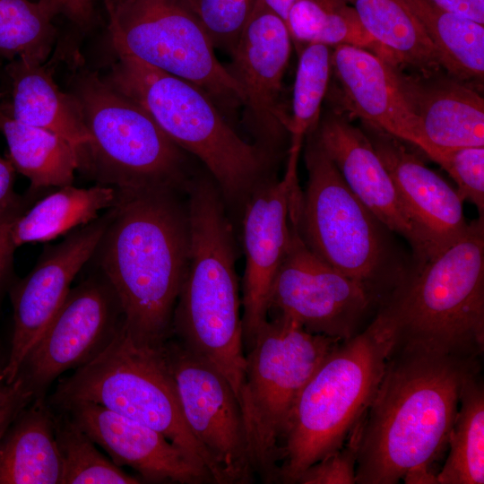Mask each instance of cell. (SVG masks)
Returning a JSON list of instances; mask_svg holds the SVG:
<instances>
[{"label":"cell","instance_id":"1","mask_svg":"<svg viewBox=\"0 0 484 484\" xmlns=\"http://www.w3.org/2000/svg\"><path fill=\"white\" fill-rule=\"evenodd\" d=\"M480 359L396 342L357 427V484L436 483L434 464Z\"/></svg>","mask_w":484,"mask_h":484},{"label":"cell","instance_id":"2","mask_svg":"<svg viewBox=\"0 0 484 484\" xmlns=\"http://www.w3.org/2000/svg\"><path fill=\"white\" fill-rule=\"evenodd\" d=\"M182 193L117 190L116 203L91 258L119 300L123 328L136 342L160 348L172 319L189 253Z\"/></svg>","mask_w":484,"mask_h":484},{"label":"cell","instance_id":"3","mask_svg":"<svg viewBox=\"0 0 484 484\" xmlns=\"http://www.w3.org/2000/svg\"><path fill=\"white\" fill-rule=\"evenodd\" d=\"M189 253L172 319V336L216 368L240 404L246 367L237 243L212 176L198 171L186 191Z\"/></svg>","mask_w":484,"mask_h":484},{"label":"cell","instance_id":"4","mask_svg":"<svg viewBox=\"0 0 484 484\" xmlns=\"http://www.w3.org/2000/svg\"><path fill=\"white\" fill-rule=\"evenodd\" d=\"M104 80L143 108L179 147L203 164L229 212H241L252 192L276 176L280 154L249 143L194 84L115 50Z\"/></svg>","mask_w":484,"mask_h":484},{"label":"cell","instance_id":"5","mask_svg":"<svg viewBox=\"0 0 484 484\" xmlns=\"http://www.w3.org/2000/svg\"><path fill=\"white\" fill-rule=\"evenodd\" d=\"M396 342L395 327L380 307L362 331L326 355L288 419L279 482L296 483L306 469L342 447L368 409Z\"/></svg>","mask_w":484,"mask_h":484},{"label":"cell","instance_id":"6","mask_svg":"<svg viewBox=\"0 0 484 484\" xmlns=\"http://www.w3.org/2000/svg\"><path fill=\"white\" fill-rule=\"evenodd\" d=\"M68 92L77 100L90 134L79 150V169L118 191L167 189L186 194L198 170L190 154L152 117L75 54L68 59Z\"/></svg>","mask_w":484,"mask_h":484},{"label":"cell","instance_id":"7","mask_svg":"<svg viewBox=\"0 0 484 484\" xmlns=\"http://www.w3.org/2000/svg\"><path fill=\"white\" fill-rule=\"evenodd\" d=\"M307 182L295 208L298 232L320 259L364 285L382 307L414 268L391 231L349 188L318 142L306 137Z\"/></svg>","mask_w":484,"mask_h":484},{"label":"cell","instance_id":"8","mask_svg":"<svg viewBox=\"0 0 484 484\" xmlns=\"http://www.w3.org/2000/svg\"><path fill=\"white\" fill-rule=\"evenodd\" d=\"M397 342L480 357L484 349V218L420 265L382 307Z\"/></svg>","mask_w":484,"mask_h":484},{"label":"cell","instance_id":"9","mask_svg":"<svg viewBox=\"0 0 484 484\" xmlns=\"http://www.w3.org/2000/svg\"><path fill=\"white\" fill-rule=\"evenodd\" d=\"M47 401L53 409L91 402L144 424L204 464L221 484L213 462L185 421L161 347L134 341L123 326L98 357L60 380Z\"/></svg>","mask_w":484,"mask_h":484},{"label":"cell","instance_id":"10","mask_svg":"<svg viewBox=\"0 0 484 484\" xmlns=\"http://www.w3.org/2000/svg\"><path fill=\"white\" fill-rule=\"evenodd\" d=\"M340 341L272 315L246 352L240 407L253 468L265 482L278 481L280 441L300 391Z\"/></svg>","mask_w":484,"mask_h":484},{"label":"cell","instance_id":"11","mask_svg":"<svg viewBox=\"0 0 484 484\" xmlns=\"http://www.w3.org/2000/svg\"><path fill=\"white\" fill-rule=\"evenodd\" d=\"M103 1L115 50L194 84L219 108L244 105L240 85L186 0Z\"/></svg>","mask_w":484,"mask_h":484},{"label":"cell","instance_id":"12","mask_svg":"<svg viewBox=\"0 0 484 484\" xmlns=\"http://www.w3.org/2000/svg\"><path fill=\"white\" fill-rule=\"evenodd\" d=\"M381 307L364 285L306 246L294 216L290 243L272 282L268 316L283 315L311 333L345 341L362 331Z\"/></svg>","mask_w":484,"mask_h":484},{"label":"cell","instance_id":"13","mask_svg":"<svg viewBox=\"0 0 484 484\" xmlns=\"http://www.w3.org/2000/svg\"><path fill=\"white\" fill-rule=\"evenodd\" d=\"M161 352L185 421L206 451L221 484L250 483L255 475L238 400L225 377L173 336Z\"/></svg>","mask_w":484,"mask_h":484},{"label":"cell","instance_id":"14","mask_svg":"<svg viewBox=\"0 0 484 484\" xmlns=\"http://www.w3.org/2000/svg\"><path fill=\"white\" fill-rule=\"evenodd\" d=\"M123 326L112 286L97 268L72 287L61 307L30 349L18 372L34 398L54 381L98 357Z\"/></svg>","mask_w":484,"mask_h":484},{"label":"cell","instance_id":"15","mask_svg":"<svg viewBox=\"0 0 484 484\" xmlns=\"http://www.w3.org/2000/svg\"><path fill=\"white\" fill-rule=\"evenodd\" d=\"M302 145L290 143L286 170L261 183L242 210L246 257L241 307L245 352L268 320L273 280L289 248L293 229V206L300 187L298 160Z\"/></svg>","mask_w":484,"mask_h":484},{"label":"cell","instance_id":"16","mask_svg":"<svg viewBox=\"0 0 484 484\" xmlns=\"http://www.w3.org/2000/svg\"><path fill=\"white\" fill-rule=\"evenodd\" d=\"M109 219V209L59 243L45 246L32 270L8 289L13 332L4 368L6 384L17 376L27 354L65 300L72 283L91 259Z\"/></svg>","mask_w":484,"mask_h":484},{"label":"cell","instance_id":"17","mask_svg":"<svg viewBox=\"0 0 484 484\" xmlns=\"http://www.w3.org/2000/svg\"><path fill=\"white\" fill-rule=\"evenodd\" d=\"M291 41L283 19L257 0L228 67L244 92L256 143L278 154L289 134L281 92Z\"/></svg>","mask_w":484,"mask_h":484},{"label":"cell","instance_id":"18","mask_svg":"<svg viewBox=\"0 0 484 484\" xmlns=\"http://www.w3.org/2000/svg\"><path fill=\"white\" fill-rule=\"evenodd\" d=\"M53 410L65 412L113 462L132 468L143 482L215 483L204 464L161 433L134 419L91 402Z\"/></svg>","mask_w":484,"mask_h":484},{"label":"cell","instance_id":"19","mask_svg":"<svg viewBox=\"0 0 484 484\" xmlns=\"http://www.w3.org/2000/svg\"><path fill=\"white\" fill-rule=\"evenodd\" d=\"M360 128L391 176L411 219L423 246L424 263L459 240L470 222L456 189L427 167L403 141L366 122Z\"/></svg>","mask_w":484,"mask_h":484},{"label":"cell","instance_id":"20","mask_svg":"<svg viewBox=\"0 0 484 484\" xmlns=\"http://www.w3.org/2000/svg\"><path fill=\"white\" fill-rule=\"evenodd\" d=\"M315 136L352 193L411 248L416 265L424 263L421 240L398 191L368 137L341 113H326Z\"/></svg>","mask_w":484,"mask_h":484},{"label":"cell","instance_id":"21","mask_svg":"<svg viewBox=\"0 0 484 484\" xmlns=\"http://www.w3.org/2000/svg\"><path fill=\"white\" fill-rule=\"evenodd\" d=\"M332 65L352 114L418 147L434 160L440 148L424 136L398 85L393 63L367 49L339 45L332 52Z\"/></svg>","mask_w":484,"mask_h":484},{"label":"cell","instance_id":"22","mask_svg":"<svg viewBox=\"0 0 484 484\" xmlns=\"http://www.w3.org/2000/svg\"><path fill=\"white\" fill-rule=\"evenodd\" d=\"M393 66L407 104L433 146H484V99L474 89L442 69L406 73Z\"/></svg>","mask_w":484,"mask_h":484},{"label":"cell","instance_id":"23","mask_svg":"<svg viewBox=\"0 0 484 484\" xmlns=\"http://www.w3.org/2000/svg\"><path fill=\"white\" fill-rule=\"evenodd\" d=\"M52 67L32 57L3 64L0 111L30 125L57 134L78 149L90 141L79 104L55 81Z\"/></svg>","mask_w":484,"mask_h":484},{"label":"cell","instance_id":"24","mask_svg":"<svg viewBox=\"0 0 484 484\" xmlns=\"http://www.w3.org/2000/svg\"><path fill=\"white\" fill-rule=\"evenodd\" d=\"M62 462L54 411L33 398L0 439V484H60Z\"/></svg>","mask_w":484,"mask_h":484},{"label":"cell","instance_id":"25","mask_svg":"<svg viewBox=\"0 0 484 484\" xmlns=\"http://www.w3.org/2000/svg\"><path fill=\"white\" fill-rule=\"evenodd\" d=\"M117 190L97 184L88 188L72 185L57 187L23 212L11 229L16 247L46 243L67 235L99 218L117 202Z\"/></svg>","mask_w":484,"mask_h":484},{"label":"cell","instance_id":"26","mask_svg":"<svg viewBox=\"0 0 484 484\" xmlns=\"http://www.w3.org/2000/svg\"><path fill=\"white\" fill-rule=\"evenodd\" d=\"M0 134L16 172L30 182L29 194L72 185L79 169L78 149L49 130L21 123L0 111Z\"/></svg>","mask_w":484,"mask_h":484},{"label":"cell","instance_id":"27","mask_svg":"<svg viewBox=\"0 0 484 484\" xmlns=\"http://www.w3.org/2000/svg\"><path fill=\"white\" fill-rule=\"evenodd\" d=\"M391 62L416 72L443 69L431 41L404 0H346Z\"/></svg>","mask_w":484,"mask_h":484},{"label":"cell","instance_id":"28","mask_svg":"<svg viewBox=\"0 0 484 484\" xmlns=\"http://www.w3.org/2000/svg\"><path fill=\"white\" fill-rule=\"evenodd\" d=\"M434 46L442 68L458 80L482 83L484 27L431 0H404Z\"/></svg>","mask_w":484,"mask_h":484},{"label":"cell","instance_id":"29","mask_svg":"<svg viewBox=\"0 0 484 484\" xmlns=\"http://www.w3.org/2000/svg\"><path fill=\"white\" fill-rule=\"evenodd\" d=\"M480 372L464 384L438 484L484 483V387Z\"/></svg>","mask_w":484,"mask_h":484},{"label":"cell","instance_id":"30","mask_svg":"<svg viewBox=\"0 0 484 484\" xmlns=\"http://www.w3.org/2000/svg\"><path fill=\"white\" fill-rule=\"evenodd\" d=\"M53 410V409H52ZM54 411L56 438L62 462L60 484H137L97 449L95 442L62 411Z\"/></svg>","mask_w":484,"mask_h":484},{"label":"cell","instance_id":"31","mask_svg":"<svg viewBox=\"0 0 484 484\" xmlns=\"http://www.w3.org/2000/svg\"><path fill=\"white\" fill-rule=\"evenodd\" d=\"M53 19L38 0H0V62L47 61L56 40Z\"/></svg>","mask_w":484,"mask_h":484},{"label":"cell","instance_id":"32","mask_svg":"<svg viewBox=\"0 0 484 484\" xmlns=\"http://www.w3.org/2000/svg\"><path fill=\"white\" fill-rule=\"evenodd\" d=\"M332 70L329 46L306 44L299 53L293 87L291 116L287 127L290 142L303 143L306 135L317 126Z\"/></svg>","mask_w":484,"mask_h":484},{"label":"cell","instance_id":"33","mask_svg":"<svg viewBox=\"0 0 484 484\" xmlns=\"http://www.w3.org/2000/svg\"><path fill=\"white\" fill-rule=\"evenodd\" d=\"M214 48L235 50L257 0H186Z\"/></svg>","mask_w":484,"mask_h":484},{"label":"cell","instance_id":"34","mask_svg":"<svg viewBox=\"0 0 484 484\" xmlns=\"http://www.w3.org/2000/svg\"><path fill=\"white\" fill-rule=\"evenodd\" d=\"M434 161L454 179L461 200L474 204L484 218V146L440 149Z\"/></svg>","mask_w":484,"mask_h":484},{"label":"cell","instance_id":"35","mask_svg":"<svg viewBox=\"0 0 484 484\" xmlns=\"http://www.w3.org/2000/svg\"><path fill=\"white\" fill-rule=\"evenodd\" d=\"M356 461L357 428L342 447L306 469L296 483L355 484Z\"/></svg>","mask_w":484,"mask_h":484},{"label":"cell","instance_id":"36","mask_svg":"<svg viewBox=\"0 0 484 484\" xmlns=\"http://www.w3.org/2000/svg\"><path fill=\"white\" fill-rule=\"evenodd\" d=\"M34 396L23 379L17 376L10 384H4L0 390V439L19 414Z\"/></svg>","mask_w":484,"mask_h":484},{"label":"cell","instance_id":"37","mask_svg":"<svg viewBox=\"0 0 484 484\" xmlns=\"http://www.w3.org/2000/svg\"><path fill=\"white\" fill-rule=\"evenodd\" d=\"M28 207L13 209L0 213V297L4 291H8L13 278V254L17 248L13 241L11 229L14 220Z\"/></svg>","mask_w":484,"mask_h":484},{"label":"cell","instance_id":"38","mask_svg":"<svg viewBox=\"0 0 484 484\" xmlns=\"http://www.w3.org/2000/svg\"><path fill=\"white\" fill-rule=\"evenodd\" d=\"M55 18L65 17L81 30H89L95 21L94 0H38Z\"/></svg>","mask_w":484,"mask_h":484},{"label":"cell","instance_id":"39","mask_svg":"<svg viewBox=\"0 0 484 484\" xmlns=\"http://www.w3.org/2000/svg\"><path fill=\"white\" fill-rule=\"evenodd\" d=\"M15 169L7 156L0 155V213L28 207L30 197L14 191Z\"/></svg>","mask_w":484,"mask_h":484},{"label":"cell","instance_id":"40","mask_svg":"<svg viewBox=\"0 0 484 484\" xmlns=\"http://www.w3.org/2000/svg\"><path fill=\"white\" fill-rule=\"evenodd\" d=\"M440 7L484 23V0H431Z\"/></svg>","mask_w":484,"mask_h":484},{"label":"cell","instance_id":"41","mask_svg":"<svg viewBox=\"0 0 484 484\" xmlns=\"http://www.w3.org/2000/svg\"><path fill=\"white\" fill-rule=\"evenodd\" d=\"M269 9L272 10L285 22L290 6L298 0H258Z\"/></svg>","mask_w":484,"mask_h":484},{"label":"cell","instance_id":"42","mask_svg":"<svg viewBox=\"0 0 484 484\" xmlns=\"http://www.w3.org/2000/svg\"><path fill=\"white\" fill-rule=\"evenodd\" d=\"M7 352L3 348L2 341L0 340V390L4 385L5 381L4 378V368L6 363Z\"/></svg>","mask_w":484,"mask_h":484},{"label":"cell","instance_id":"43","mask_svg":"<svg viewBox=\"0 0 484 484\" xmlns=\"http://www.w3.org/2000/svg\"><path fill=\"white\" fill-rule=\"evenodd\" d=\"M3 64H4V63H1V62H0V73H1V69H2Z\"/></svg>","mask_w":484,"mask_h":484}]
</instances>
